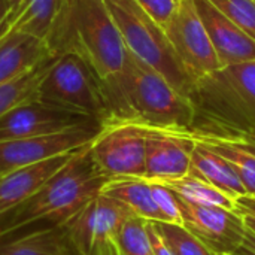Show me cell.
Masks as SVG:
<instances>
[{"instance_id":"20","label":"cell","mask_w":255,"mask_h":255,"mask_svg":"<svg viewBox=\"0 0 255 255\" xmlns=\"http://www.w3.org/2000/svg\"><path fill=\"white\" fill-rule=\"evenodd\" d=\"M169 187L176 196H179L182 200L200 206H214V208H223L229 211H236L238 203L236 199L226 191L217 188L215 185L209 184L208 181L188 173L187 176L178 178V179H167V181H158Z\"/></svg>"},{"instance_id":"29","label":"cell","mask_w":255,"mask_h":255,"mask_svg":"<svg viewBox=\"0 0 255 255\" xmlns=\"http://www.w3.org/2000/svg\"><path fill=\"white\" fill-rule=\"evenodd\" d=\"M232 255H255V232L247 227L241 247Z\"/></svg>"},{"instance_id":"18","label":"cell","mask_w":255,"mask_h":255,"mask_svg":"<svg viewBox=\"0 0 255 255\" xmlns=\"http://www.w3.org/2000/svg\"><path fill=\"white\" fill-rule=\"evenodd\" d=\"M190 173L208 181L209 184L226 191L235 199L248 194L242 179L239 178L233 166L220 154L214 152L199 142H196L191 154Z\"/></svg>"},{"instance_id":"10","label":"cell","mask_w":255,"mask_h":255,"mask_svg":"<svg viewBox=\"0 0 255 255\" xmlns=\"http://www.w3.org/2000/svg\"><path fill=\"white\" fill-rule=\"evenodd\" d=\"M102 126H87L55 134L0 140V175L76 151L94 140Z\"/></svg>"},{"instance_id":"11","label":"cell","mask_w":255,"mask_h":255,"mask_svg":"<svg viewBox=\"0 0 255 255\" xmlns=\"http://www.w3.org/2000/svg\"><path fill=\"white\" fill-rule=\"evenodd\" d=\"M178 205L182 226L197 236L208 248L218 255H232L245 236V220L241 212L214 206H200L182 200Z\"/></svg>"},{"instance_id":"25","label":"cell","mask_w":255,"mask_h":255,"mask_svg":"<svg viewBox=\"0 0 255 255\" xmlns=\"http://www.w3.org/2000/svg\"><path fill=\"white\" fill-rule=\"evenodd\" d=\"M255 40V0H209Z\"/></svg>"},{"instance_id":"2","label":"cell","mask_w":255,"mask_h":255,"mask_svg":"<svg viewBox=\"0 0 255 255\" xmlns=\"http://www.w3.org/2000/svg\"><path fill=\"white\" fill-rule=\"evenodd\" d=\"M85 145L30 199L0 220V242L31 230L64 224L109 181L93 161Z\"/></svg>"},{"instance_id":"3","label":"cell","mask_w":255,"mask_h":255,"mask_svg":"<svg viewBox=\"0 0 255 255\" xmlns=\"http://www.w3.org/2000/svg\"><path fill=\"white\" fill-rule=\"evenodd\" d=\"M103 87L111 120H134L149 127L173 130H190L194 124V102L130 51L120 76Z\"/></svg>"},{"instance_id":"15","label":"cell","mask_w":255,"mask_h":255,"mask_svg":"<svg viewBox=\"0 0 255 255\" xmlns=\"http://www.w3.org/2000/svg\"><path fill=\"white\" fill-rule=\"evenodd\" d=\"M52 55L45 40L19 31H7L0 37V85L24 75Z\"/></svg>"},{"instance_id":"31","label":"cell","mask_w":255,"mask_h":255,"mask_svg":"<svg viewBox=\"0 0 255 255\" xmlns=\"http://www.w3.org/2000/svg\"><path fill=\"white\" fill-rule=\"evenodd\" d=\"M9 13H10V6L6 0H0V37L6 34L9 30Z\"/></svg>"},{"instance_id":"24","label":"cell","mask_w":255,"mask_h":255,"mask_svg":"<svg viewBox=\"0 0 255 255\" xmlns=\"http://www.w3.org/2000/svg\"><path fill=\"white\" fill-rule=\"evenodd\" d=\"M146 223L148 220L133 215L123 224L120 232L121 255H154Z\"/></svg>"},{"instance_id":"21","label":"cell","mask_w":255,"mask_h":255,"mask_svg":"<svg viewBox=\"0 0 255 255\" xmlns=\"http://www.w3.org/2000/svg\"><path fill=\"white\" fill-rule=\"evenodd\" d=\"M61 0H24L16 12L9 13V30L46 39Z\"/></svg>"},{"instance_id":"12","label":"cell","mask_w":255,"mask_h":255,"mask_svg":"<svg viewBox=\"0 0 255 255\" xmlns=\"http://www.w3.org/2000/svg\"><path fill=\"white\" fill-rule=\"evenodd\" d=\"M196 140L187 130L149 127L146 131L145 176L151 181H167L187 176Z\"/></svg>"},{"instance_id":"8","label":"cell","mask_w":255,"mask_h":255,"mask_svg":"<svg viewBox=\"0 0 255 255\" xmlns=\"http://www.w3.org/2000/svg\"><path fill=\"white\" fill-rule=\"evenodd\" d=\"M164 33L178 60L196 82L223 69L194 0H181L178 12Z\"/></svg>"},{"instance_id":"23","label":"cell","mask_w":255,"mask_h":255,"mask_svg":"<svg viewBox=\"0 0 255 255\" xmlns=\"http://www.w3.org/2000/svg\"><path fill=\"white\" fill-rule=\"evenodd\" d=\"M157 233L173 255H218L182 224L152 221Z\"/></svg>"},{"instance_id":"28","label":"cell","mask_w":255,"mask_h":255,"mask_svg":"<svg viewBox=\"0 0 255 255\" xmlns=\"http://www.w3.org/2000/svg\"><path fill=\"white\" fill-rule=\"evenodd\" d=\"M146 229H148V235H149V239H151V244H152L154 255H173V253L169 250V247L161 239V236L157 233L152 221H148L146 223Z\"/></svg>"},{"instance_id":"7","label":"cell","mask_w":255,"mask_h":255,"mask_svg":"<svg viewBox=\"0 0 255 255\" xmlns=\"http://www.w3.org/2000/svg\"><path fill=\"white\" fill-rule=\"evenodd\" d=\"M148 126L134 120L114 118L90 145L94 164L106 178L145 176Z\"/></svg>"},{"instance_id":"32","label":"cell","mask_w":255,"mask_h":255,"mask_svg":"<svg viewBox=\"0 0 255 255\" xmlns=\"http://www.w3.org/2000/svg\"><path fill=\"white\" fill-rule=\"evenodd\" d=\"M244 220H245V226L255 232V217H251V215H244Z\"/></svg>"},{"instance_id":"16","label":"cell","mask_w":255,"mask_h":255,"mask_svg":"<svg viewBox=\"0 0 255 255\" xmlns=\"http://www.w3.org/2000/svg\"><path fill=\"white\" fill-rule=\"evenodd\" d=\"M187 131L196 142L208 146L209 149L226 158L242 179L248 194L255 196V149L248 142L238 137L215 134L209 131Z\"/></svg>"},{"instance_id":"4","label":"cell","mask_w":255,"mask_h":255,"mask_svg":"<svg viewBox=\"0 0 255 255\" xmlns=\"http://www.w3.org/2000/svg\"><path fill=\"white\" fill-rule=\"evenodd\" d=\"M121 36L136 57L160 72L181 94L194 99L197 82L178 60L164 30L136 0H103Z\"/></svg>"},{"instance_id":"22","label":"cell","mask_w":255,"mask_h":255,"mask_svg":"<svg viewBox=\"0 0 255 255\" xmlns=\"http://www.w3.org/2000/svg\"><path fill=\"white\" fill-rule=\"evenodd\" d=\"M57 55L42 60L31 70L0 85V118L19 103L37 96L39 85Z\"/></svg>"},{"instance_id":"9","label":"cell","mask_w":255,"mask_h":255,"mask_svg":"<svg viewBox=\"0 0 255 255\" xmlns=\"http://www.w3.org/2000/svg\"><path fill=\"white\" fill-rule=\"evenodd\" d=\"M87 126H102V123L87 114L43 102L36 96L0 118V140L55 134Z\"/></svg>"},{"instance_id":"30","label":"cell","mask_w":255,"mask_h":255,"mask_svg":"<svg viewBox=\"0 0 255 255\" xmlns=\"http://www.w3.org/2000/svg\"><path fill=\"white\" fill-rule=\"evenodd\" d=\"M238 209L242 215H251L255 217V196L253 194H245L236 199Z\"/></svg>"},{"instance_id":"13","label":"cell","mask_w":255,"mask_h":255,"mask_svg":"<svg viewBox=\"0 0 255 255\" xmlns=\"http://www.w3.org/2000/svg\"><path fill=\"white\" fill-rule=\"evenodd\" d=\"M221 67L255 60V40L209 0H194Z\"/></svg>"},{"instance_id":"6","label":"cell","mask_w":255,"mask_h":255,"mask_svg":"<svg viewBox=\"0 0 255 255\" xmlns=\"http://www.w3.org/2000/svg\"><path fill=\"white\" fill-rule=\"evenodd\" d=\"M133 215L126 205L100 193L61 227L76 255H121L120 232Z\"/></svg>"},{"instance_id":"5","label":"cell","mask_w":255,"mask_h":255,"mask_svg":"<svg viewBox=\"0 0 255 255\" xmlns=\"http://www.w3.org/2000/svg\"><path fill=\"white\" fill-rule=\"evenodd\" d=\"M37 97L43 102L87 114L102 124L111 120V106L102 79L76 54L57 55L43 76Z\"/></svg>"},{"instance_id":"19","label":"cell","mask_w":255,"mask_h":255,"mask_svg":"<svg viewBox=\"0 0 255 255\" xmlns=\"http://www.w3.org/2000/svg\"><path fill=\"white\" fill-rule=\"evenodd\" d=\"M0 255H76L61 226L31 230L0 242Z\"/></svg>"},{"instance_id":"33","label":"cell","mask_w":255,"mask_h":255,"mask_svg":"<svg viewBox=\"0 0 255 255\" xmlns=\"http://www.w3.org/2000/svg\"><path fill=\"white\" fill-rule=\"evenodd\" d=\"M7 3H9V6H10V12H16L18 9H19V6H21V3L24 1V0H6Z\"/></svg>"},{"instance_id":"27","label":"cell","mask_w":255,"mask_h":255,"mask_svg":"<svg viewBox=\"0 0 255 255\" xmlns=\"http://www.w3.org/2000/svg\"><path fill=\"white\" fill-rule=\"evenodd\" d=\"M136 1L149 15V18L163 30H166L169 22L173 19L181 4V0H136Z\"/></svg>"},{"instance_id":"17","label":"cell","mask_w":255,"mask_h":255,"mask_svg":"<svg viewBox=\"0 0 255 255\" xmlns=\"http://www.w3.org/2000/svg\"><path fill=\"white\" fill-rule=\"evenodd\" d=\"M102 194L126 205L134 215L148 221H166L164 215L154 202L151 181L143 176H120L109 179ZM167 223V221H166Z\"/></svg>"},{"instance_id":"26","label":"cell","mask_w":255,"mask_h":255,"mask_svg":"<svg viewBox=\"0 0 255 255\" xmlns=\"http://www.w3.org/2000/svg\"><path fill=\"white\" fill-rule=\"evenodd\" d=\"M151 190H152L154 202L158 206V209L161 211V214L164 215L166 221L173 223V224H182L176 194L169 187H166L164 184H161L158 181H151Z\"/></svg>"},{"instance_id":"1","label":"cell","mask_w":255,"mask_h":255,"mask_svg":"<svg viewBox=\"0 0 255 255\" xmlns=\"http://www.w3.org/2000/svg\"><path fill=\"white\" fill-rule=\"evenodd\" d=\"M54 55L76 54L103 84L123 72L128 48L103 0H61L45 39Z\"/></svg>"},{"instance_id":"14","label":"cell","mask_w":255,"mask_h":255,"mask_svg":"<svg viewBox=\"0 0 255 255\" xmlns=\"http://www.w3.org/2000/svg\"><path fill=\"white\" fill-rule=\"evenodd\" d=\"M76 151L0 175V220L30 199L51 176L69 163Z\"/></svg>"}]
</instances>
